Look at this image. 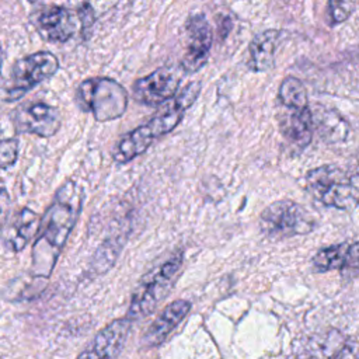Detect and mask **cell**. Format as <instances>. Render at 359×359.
I'll return each instance as SVG.
<instances>
[{
  "label": "cell",
  "instance_id": "6da1fadb",
  "mask_svg": "<svg viewBox=\"0 0 359 359\" xmlns=\"http://www.w3.org/2000/svg\"><path fill=\"white\" fill-rule=\"evenodd\" d=\"M81 201V191L73 181L63 184L55 194L32 245L34 275L48 278L52 273L59 254L77 222Z\"/></svg>",
  "mask_w": 359,
  "mask_h": 359
},
{
  "label": "cell",
  "instance_id": "30bf717a",
  "mask_svg": "<svg viewBox=\"0 0 359 359\" xmlns=\"http://www.w3.org/2000/svg\"><path fill=\"white\" fill-rule=\"evenodd\" d=\"M80 17L62 6H48L32 15V24L42 38L50 42H67L79 29Z\"/></svg>",
  "mask_w": 359,
  "mask_h": 359
},
{
  "label": "cell",
  "instance_id": "5bb4252c",
  "mask_svg": "<svg viewBox=\"0 0 359 359\" xmlns=\"http://www.w3.org/2000/svg\"><path fill=\"white\" fill-rule=\"evenodd\" d=\"M286 109L287 112L280 118V132L293 149L303 150L313 137L314 119L310 108Z\"/></svg>",
  "mask_w": 359,
  "mask_h": 359
},
{
  "label": "cell",
  "instance_id": "7c38bea8",
  "mask_svg": "<svg viewBox=\"0 0 359 359\" xmlns=\"http://www.w3.org/2000/svg\"><path fill=\"white\" fill-rule=\"evenodd\" d=\"M130 325L128 317L109 323L94 337L79 359H115L125 345Z\"/></svg>",
  "mask_w": 359,
  "mask_h": 359
},
{
  "label": "cell",
  "instance_id": "3957f363",
  "mask_svg": "<svg viewBox=\"0 0 359 359\" xmlns=\"http://www.w3.org/2000/svg\"><path fill=\"white\" fill-rule=\"evenodd\" d=\"M182 252H175L161 265L146 273L132 294L126 317L130 321L140 320L151 314L157 304L168 294L182 268Z\"/></svg>",
  "mask_w": 359,
  "mask_h": 359
},
{
  "label": "cell",
  "instance_id": "8992f818",
  "mask_svg": "<svg viewBox=\"0 0 359 359\" xmlns=\"http://www.w3.org/2000/svg\"><path fill=\"white\" fill-rule=\"evenodd\" d=\"M59 69L57 57L48 50L31 53L18 59L3 88L4 102H13L25 95L35 86L52 77Z\"/></svg>",
  "mask_w": 359,
  "mask_h": 359
},
{
  "label": "cell",
  "instance_id": "2e32d148",
  "mask_svg": "<svg viewBox=\"0 0 359 359\" xmlns=\"http://www.w3.org/2000/svg\"><path fill=\"white\" fill-rule=\"evenodd\" d=\"M280 36L282 32L278 29H265L255 35L248 46L247 67L252 72H266L272 69Z\"/></svg>",
  "mask_w": 359,
  "mask_h": 359
},
{
  "label": "cell",
  "instance_id": "4fadbf2b",
  "mask_svg": "<svg viewBox=\"0 0 359 359\" xmlns=\"http://www.w3.org/2000/svg\"><path fill=\"white\" fill-rule=\"evenodd\" d=\"M191 310V302L178 299L171 302L149 325L146 332L142 335V345L144 348H153L161 345L172 330L185 318Z\"/></svg>",
  "mask_w": 359,
  "mask_h": 359
},
{
  "label": "cell",
  "instance_id": "277c9868",
  "mask_svg": "<svg viewBox=\"0 0 359 359\" xmlns=\"http://www.w3.org/2000/svg\"><path fill=\"white\" fill-rule=\"evenodd\" d=\"M79 107L98 122L121 118L128 108V93L109 77H91L81 81L76 91Z\"/></svg>",
  "mask_w": 359,
  "mask_h": 359
},
{
  "label": "cell",
  "instance_id": "603a6c76",
  "mask_svg": "<svg viewBox=\"0 0 359 359\" xmlns=\"http://www.w3.org/2000/svg\"><path fill=\"white\" fill-rule=\"evenodd\" d=\"M29 3H35V1H38V0H28Z\"/></svg>",
  "mask_w": 359,
  "mask_h": 359
},
{
  "label": "cell",
  "instance_id": "7402d4cb",
  "mask_svg": "<svg viewBox=\"0 0 359 359\" xmlns=\"http://www.w3.org/2000/svg\"><path fill=\"white\" fill-rule=\"evenodd\" d=\"M18 156V142L17 139H4L0 144V163L1 168L13 165Z\"/></svg>",
  "mask_w": 359,
  "mask_h": 359
},
{
  "label": "cell",
  "instance_id": "9c48e42d",
  "mask_svg": "<svg viewBox=\"0 0 359 359\" xmlns=\"http://www.w3.org/2000/svg\"><path fill=\"white\" fill-rule=\"evenodd\" d=\"M187 50L181 60V67L185 74L199 72L208 62L212 48V29L203 14H192L187 24Z\"/></svg>",
  "mask_w": 359,
  "mask_h": 359
},
{
  "label": "cell",
  "instance_id": "5b68a950",
  "mask_svg": "<svg viewBox=\"0 0 359 359\" xmlns=\"http://www.w3.org/2000/svg\"><path fill=\"white\" fill-rule=\"evenodd\" d=\"M306 188L325 206L351 210L359 203V188L344 170L335 165L327 164L310 170L306 175Z\"/></svg>",
  "mask_w": 359,
  "mask_h": 359
},
{
  "label": "cell",
  "instance_id": "ac0fdd59",
  "mask_svg": "<svg viewBox=\"0 0 359 359\" xmlns=\"http://www.w3.org/2000/svg\"><path fill=\"white\" fill-rule=\"evenodd\" d=\"M310 359H359V344L334 330L325 335Z\"/></svg>",
  "mask_w": 359,
  "mask_h": 359
},
{
  "label": "cell",
  "instance_id": "ffe728a7",
  "mask_svg": "<svg viewBox=\"0 0 359 359\" xmlns=\"http://www.w3.org/2000/svg\"><path fill=\"white\" fill-rule=\"evenodd\" d=\"M123 238L122 237H116L114 240H107L95 252L94 255V261H93V266L95 268L97 272H105L109 269L111 265H114L119 250L122 247Z\"/></svg>",
  "mask_w": 359,
  "mask_h": 359
},
{
  "label": "cell",
  "instance_id": "ba28073f",
  "mask_svg": "<svg viewBox=\"0 0 359 359\" xmlns=\"http://www.w3.org/2000/svg\"><path fill=\"white\" fill-rule=\"evenodd\" d=\"M184 69L180 66H163L133 83V97L137 102L157 107L177 95Z\"/></svg>",
  "mask_w": 359,
  "mask_h": 359
},
{
  "label": "cell",
  "instance_id": "9a60e30c",
  "mask_svg": "<svg viewBox=\"0 0 359 359\" xmlns=\"http://www.w3.org/2000/svg\"><path fill=\"white\" fill-rule=\"evenodd\" d=\"M311 262L316 272H327L341 268L359 271V241L341 243L321 248L313 257Z\"/></svg>",
  "mask_w": 359,
  "mask_h": 359
},
{
  "label": "cell",
  "instance_id": "52a82bcc",
  "mask_svg": "<svg viewBox=\"0 0 359 359\" xmlns=\"http://www.w3.org/2000/svg\"><path fill=\"white\" fill-rule=\"evenodd\" d=\"M313 216L304 206L282 199L266 206L259 217L262 233L272 240H282L294 236L307 234L314 229Z\"/></svg>",
  "mask_w": 359,
  "mask_h": 359
},
{
  "label": "cell",
  "instance_id": "d6986e66",
  "mask_svg": "<svg viewBox=\"0 0 359 359\" xmlns=\"http://www.w3.org/2000/svg\"><path fill=\"white\" fill-rule=\"evenodd\" d=\"M279 101L285 108H309L307 91L303 83L296 77H286L280 86L278 93Z\"/></svg>",
  "mask_w": 359,
  "mask_h": 359
},
{
  "label": "cell",
  "instance_id": "8fae6325",
  "mask_svg": "<svg viewBox=\"0 0 359 359\" xmlns=\"http://www.w3.org/2000/svg\"><path fill=\"white\" fill-rule=\"evenodd\" d=\"M14 125L18 132L50 137L60 128V114L45 102H34L17 109Z\"/></svg>",
  "mask_w": 359,
  "mask_h": 359
},
{
  "label": "cell",
  "instance_id": "7a4b0ae2",
  "mask_svg": "<svg viewBox=\"0 0 359 359\" xmlns=\"http://www.w3.org/2000/svg\"><path fill=\"white\" fill-rule=\"evenodd\" d=\"M201 88V81L189 83L180 94L174 97L170 105L161 111V114L123 135L112 151L114 160L121 164L128 163L144 153L154 140L170 133L181 122L185 111L198 98Z\"/></svg>",
  "mask_w": 359,
  "mask_h": 359
},
{
  "label": "cell",
  "instance_id": "44dd1931",
  "mask_svg": "<svg viewBox=\"0 0 359 359\" xmlns=\"http://www.w3.org/2000/svg\"><path fill=\"white\" fill-rule=\"evenodd\" d=\"M351 13L349 0H328L330 24H339L348 18Z\"/></svg>",
  "mask_w": 359,
  "mask_h": 359
},
{
  "label": "cell",
  "instance_id": "e0dca14e",
  "mask_svg": "<svg viewBox=\"0 0 359 359\" xmlns=\"http://www.w3.org/2000/svg\"><path fill=\"white\" fill-rule=\"evenodd\" d=\"M42 219L29 208H22L11 220L10 227L4 233V245L11 252L22 250L34 234L39 230Z\"/></svg>",
  "mask_w": 359,
  "mask_h": 359
}]
</instances>
